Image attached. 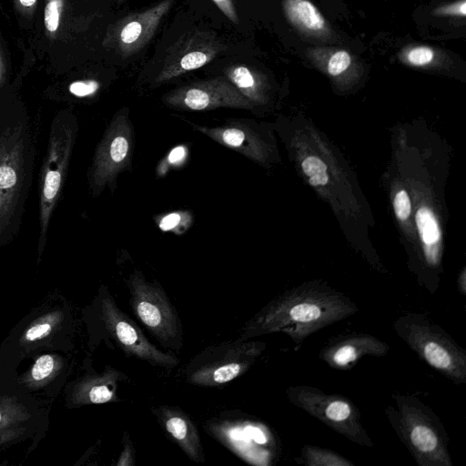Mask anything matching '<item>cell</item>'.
I'll return each instance as SVG.
<instances>
[{
    "label": "cell",
    "mask_w": 466,
    "mask_h": 466,
    "mask_svg": "<svg viewBox=\"0 0 466 466\" xmlns=\"http://www.w3.org/2000/svg\"><path fill=\"white\" fill-rule=\"evenodd\" d=\"M399 60L414 67H427L447 61V55L435 47L426 45H409L399 53Z\"/></svg>",
    "instance_id": "ac0fdd59"
},
{
    "label": "cell",
    "mask_w": 466,
    "mask_h": 466,
    "mask_svg": "<svg viewBox=\"0 0 466 466\" xmlns=\"http://www.w3.org/2000/svg\"><path fill=\"white\" fill-rule=\"evenodd\" d=\"M54 370V360L49 355L40 357L33 366L31 375L34 380H41L51 374Z\"/></svg>",
    "instance_id": "cb8c5ba5"
},
{
    "label": "cell",
    "mask_w": 466,
    "mask_h": 466,
    "mask_svg": "<svg viewBox=\"0 0 466 466\" xmlns=\"http://www.w3.org/2000/svg\"><path fill=\"white\" fill-rule=\"evenodd\" d=\"M387 417L402 443L420 466H451L448 438L432 410L412 395L394 394Z\"/></svg>",
    "instance_id": "7a4b0ae2"
},
{
    "label": "cell",
    "mask_w": 466,
    "mask_h": 466,
    "mask_svg": "<svg viewBox=\"0 0 466 466\" xmlns=\"http://www.w3.org/2000/svg\"><path fill=\"white\" fill-rule=\"evenodd\" d=\"M301 458L305 464L310 466L353 465L352 462L341 457L335 451L311 445H305L303 447Z\"/></svg>",
    "instance_id": "d6986e66"
},
{
    "label": "cell",
    "mask_w": 466,
    "mask_h": 466,
    "mask_svg": "<svg viewBox=\"0 0 466 466\" xmlns=\"http://www.w3.org/2000/svg\"><path fill=\"white\" fill-rule=\"evenodd\" d=\"M388 351V344L373 335L350 333L329 340L319 356L334 369L349 370L365 356L381 357Z\"/></svg>",
    "instance_id": "4fadbf2b"
},
{
    "label": "cell",
    "mask_w": 466,
    "mask_h": 466,
    "mask_svg": "<svg viewBox=\"0 0 466 466\" xmlns=\"http://www.w3.org/2000/svg\"><path fill=\"white\" fill-rule=\"evenodd\" d=\"M95 337L104 339L111 349H117L127 358L137 359L153 367L172 370L180 360L154 345L140 327L116 303L106 287H102L94 306Z\"/></svg>",
    "instance_id": "3957f363"
},
{
    "label": "cell",
    "mask_w": 466,
    "mask_h": 466,
    "mask_svg": "<svg viewBox=\"0 0 466 466\" xmlns=\"http://www.w3.org/2000/svg\"><path fill=\"white\" fill-rule=\"evenodd\" d=\"M180 220L177 214H170L163 218L160 227L163 230H168L173 228Z\"/></svg>",
    "instance_id": "4dcf8cb0"
},
{
    "label": "cell",
    "mask_w": 466,
    "mask_h": 466,
    "mask_svg": "<svg viewBox=\"0 0 466 466\" xmlns=\"http://www.w3.org/2000/svg\"><path fill=\"white\" fill-rule=\"evenodd\" d=\"M0 420H1V415H0Z\"/></svg>",
    "instance_id": "d590c367"
},
{
    "label": "cell",
    "mask_w": 466,
    "mask_h": 466,
    "mask_svg": "<svg viewBox=\"0 0 466 466\" xmlns=\"http://www.w3.org/2000/svg\"><path fill=\"white\" fill-rule=\"evenodd\" d=\"M394 209L400 219L404 220L409 217L411 207L410 198L405 190L398 192L395 196Z\"/></svg>",
    "instance_id": "484cf974"
},
{
    "label": "cell",
    "mask_w": 466,
    "mask_h": 466,
    "mask_svg": "<svg viewBox=\"0 0 466 466\" xmlns=\"http://www.w3.org/2000/svg\"><path fill=\"white\" fill-rule=\"evenodd\" d=\"M416 222L421 240L426 245H433L440 239L441 232L433 213L421 208L416 214Z\"/></svg>",
    "instance_id": "ffe728a7"
},
{
    "label": "cell",
    "mask_w": 466,
    "mask_h": 466,
    "mask_svg": "<svg viewBox=\"0 0 466 466\" xmlns=\"http://www.w3.org/2000/svg\"><path fill=\"white\" fill-rule=\"evenodd\" d=\"M265 348L262 341L239 339L209 345L190 359L185 380L198 387L224 386L244 375Z\"/></svg>",
    "instance_id": "8992f818"
},
{
    "label": "cell",
    "mask_w": 466,
    "mask_h": 466,
    "mask_svg": "<svg viewBox=\"0 0 466 466\" xmlns=\"http://www.w3.org/2000/svg\"><path fill=\"white\" fill-rule=\"evenodd\" d=\"M5 73V62H4V58L2 56V53L0 50V84L4 80Z\"/></svg>",
    "instance_id": "836d02e7"
},
{
    "label": "cell",
    "mask_w": 466,
    "mask_h": 466,
    "mask_svg": "<svg viewBox=\"0 0 466 466\" xmlns=\"http://www.w3.org/2000/svg\"><path fill=\"white\" fill-rule=\"evenodd\" d=\"M126 0H116L117 4H122L124 3Z\"/></svg>",
    "instance_id": "e575fe53"
},
{
    "label": "cell",
    "mask_w": 466,
    "mask_h": 466,
    "mask_svg": "<svg viewBox=\"0 0 466 466\" xmlns=\"http://www.w3.org/2000/svg\"><path fill=\"white\" fill-rule=\"evenodd\" d=\"M218 9L234 24L239 23L238 15L232 0H212Z\"/></svg>",
    "instance_id": "83f0119b"
},
{
    "label": "cell",
    "mask_w": 466,
    "mask_h": 466,
    "mask_svg": "<svg viewBox=\"0 0 466 466\" xmlns=\"http://www.w3.org/2000/svg\"><path fill=\"white\" fill-rule=\"evenodd\" d=\"M225 77L249 101L257 99L262 85L260 75L245 65H231L225 69Z\"/></svg>",
    "instance_id": "e0dca14e"
},
{
    "label": "cell",
    "mask_w": 466,
    "mask_h": 466,
    "mask_svg": "<svg viewBox=\"0 0 466 466\" xmlns=\"http://www.w3.org/2000/svg\"><path fill=\"white\" fill-rule=\"evenodd\" d=\"M225 47V45L208 31L194 30L184 34L167 50L156 78L157 83L167 82L204 66Z\"/></svg>",
    "instance_id": "30bf717a"
},
{
    "label": "cell",
    "mask_w": 466,
    "mask_h": 466,
    "mask_svg": "<svg viewBox=\"0 0 466 466\" xmlns=\"http://www.w3.org/2000/svg\"><path fill=\"white\" fill-rule=\"evenodd\" d=\"M16 9L25 15H31L37 4V0H14Z\"/></svg>",
    "instance_id": "f546056e"
},
{
    "label": "cell",
    "mask_w": 466,
    "mask_h": 466,
    "mask_svg": "<svg viewBox=\"0 0 466 466\" xmlns=\"http://www.w3.org/2000/svg\"><path fill=\"white\" fill-rule=\"evenodd\" d=\"M132 128L127 113H118L108 127L95 161V178L103 186L127 167L132 151Z\"/></svg>",
    "instance_id": "7c38bea8"
},
{
    "label": "cell",
    "mask_w": 466,
    "mask_h": 466,
    "mask_svg": "<svg viewBox=\"0 0 466 466\" xmlns=\"http://www.w3.org/2000/svg\"><path fill=\"white\" fill-rule=\"evenodd\" d=\"M51 329V325L48 322H41L35 326H33L30 329L26 331L25 338L26 339L33 341L38 339H41L45 335H46Z\"/></svg>",
    "instance_id": "f1b7e54d"
},
{
    "label": "cell",
    "mask_w": 466,
    "mask_h": 466,
    "mask_svg": "<svg viewBox=\"0 0 466 466\" xmlns=\"http://www.w3.org/2000/svg\"><path fill=\"white\" fill-rule=\"evenodd\" d=\"M151 411L163 431L191 461H205L198 430L186 411L180 407L167 404L152 407Z\"/></svg>",
    "instance_id": "5bb4252c"
},
{
    "label": "cell",
    "mask_w": 466,
    "mask_h": 466,
    "mask_svg": "<svg viewBox=\"0 0 466 466\" xmlns=\"http://www.w3.org/2000/svg\"><path fill=\"white\" fill-rule=\"evenodd\" d=\"M98 89L99 83L94 79L76 81L69 86V91L78 97L91 96Z\"/></svg>",
    "instance_id": "d4e9b609"
},
{
    "label": "cell",
    "mask_w": 466,
    "mask_h": 466,
    "mask_svg": "<svg viewBox=\"0 0 466 466\" xmlns=\"http://www.w3.org/2000/svg\"><path fill=\"white\" fill-rule=\"evenodd\" d=\"M286 19L301 35L319 41H329L334 32L310 0H282Z\"/></svg>",
    "instance_id": "9a60e30c"
},
{
    "label": "cell",
    "mask_w": 466,
    "mask_h": 466,
    "mask_svg": "<svg viewBox=\"0 0 466 466\" xmlns=\"http://www.w3.org/2000/svg\"><path fill=\"white\" fill-rule=\"evenodd\" d=\"M328 181H329V177H328L326 171L320 172V173H318L316 175L309 177V184L314 187L325 185L328 183Z\"/></svg>",
    "instance_id": "1f68e13d"
},
{
    "label": "cell",
    "mask_w": 466,
    "mask_h": 466,
    "mask_svg": "<svg viewBox=\"0 0 466 466\" xmlns=\"http://www.w3.org/2000/svg\"><path fill=\"white\" fill-rule=\"evenodd\" d=\"M308 58L333 78L350 76L358 72L360 60L351 52L339 47L318 46L306 50Z\"/></svg>",
    "instance_id": "2e32d148"
},
{
    "label": "cell",
    "mask_w": 466,
    "mask_h": 466,
    "mask_svg": "<svg viewBox=\"0 0 466 466\" xmlns=\"http://www.w3.org/2000/svg\"><path fill=\"white\" fill-rule=\"evenodd\" d=\"M123 448L116 463V466L136 465V451L129 433L125 431L122 437Z\"/></svg>",
    "instance_id": "603a6c76"
},
{
    "label": "cell",
    "mask_w": 466,
    "mask_h": 466,
    "mask_svg": "<svg viewBox=\"0 0 466 466\" xmlns=\"http://www.w3.org/2000/svg\"><path fill=\"white\" fill-rule=\"evenodd\" d=\"M358 310L350 298L329 289H298L271 299L244 324L238 339L282 332L299 345L312 333Z\"/></svg>",
    "instance_id": "6da1fadb"
},
{
    "label": "cell",
    "mask_w": 466,
    "mask_h": 466,
    "mask_svg": "<svg viewBox=\"0 0 466 466\" xmlns=\"http://www.w3.org/2000/svg\"><path fill=\"white\" fill-rule=\"evenodd\" d=\"M174 0H162L149 8L117 20L107 30L103 46L123 57L141 50L153 37Z\"/></svg>",
    "instance_id": "9c48e42d"
},
{
    "label": "cell",
    "mask_w": 466,
    "mask_h": 466,
    "mask_svg": "<svg viewBox=\"0 0 466 466\" xmlns=\"http://www.w3.org/2000/svg\"><path fill=\"white\" fill-rule=\"evenodd\" d=\"M397 335L429 366L451 381H466V352L424 313H408L393 323Z\"/></svg>",
    "instance_id": "277c9868"
},
{
    "label": "cell",
    "mask_w": 466,
    "mask_h": 466,
    "mask_svg": "<svg viewBox=\"0 0 466 466\" xmlns=\"http://www.w3.org/2000/svg\"><path fill=\"white\" fill-rule=\"evenodd\" d=\"M302 169L307 176L311 177L318 173L325 172L327 166L319 157H309L302 162Z\"/></svg>",
    "instance_id": "4316f807"
},
{
    "label": "cell",
    "mask_w": 466,
    "mask_h": 466,
    "mask_svg": "<svg viewBox=\"0 0 466 466\" xmlns=\"http://www.w3.org/2000/svg\"><path fill=\"white\" fill-rule=\"evenodd\" d=\"M185 153L186 152L183 147H177L170 152L168 156V161L170 163H177L184 157Z\"/></svg>",
    "instance_id": "d6a6232c"
},
{
    "label": "cell",
    "mask_w": 466,
    "mask_h": 466,
    "mask_svg": "<svg viewBox=\"0 0 466 466\" xmlns=\"http://www.w3.org/2000/svg\"><path fill=\"white\" fill-rule=\"evenodd\" d=\"M432 15L437 17H465L466 0H457L452 3L437 6L432 10Z\"/></svg>",
    "instance_id": "7402d4cb"
},
{
    "label": "cell",
    "mask_w": 466,
    "mask_h": 466,
    "mask_svg": "<svg viewBox=\"0 0 466 466\" xmlns=\"http://www.w3.org/2000/svg\"><path fill=\"white\" fill-rule=\"evenodd\" d=\"M205 431L243 461L268 465L272 438L265 424L241 415H220L206 422Z\"/></svg>",
    "instance_id": "ba28073f"
},
{
    "label": "cell",
    "mask_w": 466,
    "mask_h": 466,
    "mask_svg": "<svg viewBox=\"0 0 466 466\" xmlns=\"http://www.w3.org/2000/svg\"><path fill=\"white\" fill-rule=\"evenodd\" d=\"M66 0H46L44 12V24L50 39L56 37L60 26L61 17Z\"/></svg>",
    "instance_id": "44dd1931"
},
{
    "label": "cell",
    "mask_w": 466,
    "mask_h": 466,
    "mask_svg": "<svg viewBox=\"0 0 466 466\" xmlns=\"http://www.w3.org/2000/svg\"><path fill=\"white\" fill-rule=\"evenodd\" d=\"M168 106L190 111L218 107L247 108L250 101L225 76L197 81L180 86L165 96Z\"/></svg>",
    "instance_id": "8fae6325"
},
{
    "label": "cell",
    "mask_w": 466,
    "mask_h": 466,
    "mask_svg": "<svg viewBox=\"0 0 466 466\" xmlns=\"http://www.w3.org/2000/svg\"><path fill=\"white\" fill-rule=\"evenodd\" d=\"M126 284L136 319L165 349L180 350L183 346L181 319L162 286L157 280L147 281L140 270H134Z\"/></svg>",
    "instance_id": "5b68a950"
},
{
    "label": "cell",
    "mask_w": 466,
    "mask_h": 466,
    "mask_svg": "<svg viewBox=\"0 0 466 466\" xmlns=\"http://www.w3.org/2000/svg\"><path fill=\"white\" fill-rule=\"evenodd\" d=\"M287 396L295 406L351 441L361 446H373L361 424L359 409L346 397L326 393L308 385L289 387Z\"/></svg>",
    "instance_id": "52a82bcc"
}]
</instances>
